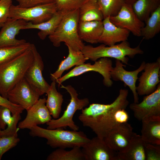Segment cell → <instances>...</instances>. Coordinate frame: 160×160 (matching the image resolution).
I'll return each instance as SVG.
<instances>
[{
  "label": "cell",
  "mask_w": 160,
  "mask_h": 160,
  "mask_svg": "<svg viewBox=\"0 0 160 160\" xmlns=\"http://www.w3.org/2000/svg\"><path fill=\"white\" fill-rule=\"evenodd\" d=\"M128 90L121 89L119 95L111 103H92L81 110L79 119L83 126L90 128L102 139L117 124L114 119L115 112L121 109H125L129 104L127 99Z\"/></svg>",
  "instance_id": "6da1fadb"
},
{
  "label": "cell",
  "mask_w": 160,
  "mask_h": 160,
  "mask_svg": "<svg viewBox=\"0 0 160 160\" xmlns=\"http://www.w3.org/2000/svg\"><path fill=\"white\" fill-rule=\"evenodd\" d=\"M33 60L31 47L21 54L0 65V95L1 96L7 99L8 93L24 77Z\"/></svg>",
  "instance_id": "7a4b0ae2"
},
{
  "label": "cell",
  "mask_w": 160,
  "mask_h": 160,
  "mask_svg": "<svg viewBox=\"0 0 160 160\" xmlns=\"http://www.w3.org/2000/svg\"><path fill=\"white\" fill-rule=\"evenodd\" d=\"M30 135L47 139V144L53 148H81L90 140L82 131L65 130L63 128L48 129L37 125L30 129Z\"/></svg>",
  "instance_id": "3957f363"
},
{
  "label": "cell",
  "mask_w": 160,
  "mask_h": 160,
  "mask_svg": "<svg viewBox=\"0 0 160 160\" xmlns=\"http://www.w3.org/2000/svg\"><path fill=\"white\" fill-rule=\"evenodd\" d=\"M79 9L66 12L55 32L48 36L53 45L59 47L65 43L75 50H81L84 44L78 32Z\"/></svg>",
  "instance_id": "277c9868"
},
{
  "label": "cell",
  "mask_w": 160,
  "mask_h": 160,
  "mask_svg": "<svg viewBox=\"0 0 160 160\" xmlns=\"http://www.w3.org/2000/svg\"><path fill=\"white\" fill-rule=\"evenodd\" d=\"M140 44L134 48L131 47L127 41L111 46H106L103 44L96 47L84 45L81 51L87 60L93 61L103 57L111 58L128 65L129 59L127 56L133 58L136 55L143 54L140 48Z\"/></svg>",
  "instance_id": "5b68a950"
},
{
  "label": "cell",
  "mask_w": 160,
  "mask_h": 160,
  "mask_svg": "<svg viewBox=\"0 0 160 160\" xmlns=\"http://www.w3.org/2000/svg\"><path fill=\"white\" fill-rule=\"evenodd\" d=\"M62 88L65 89L71 96L70 101L63 115L56 119H52L46 123L47 129H64L68 127L71 130L78 131L79 127L76 125L73 120L74 115L77 110H82L89 103L88 98L79 99L76 90L71 85L66 86L62 85Z\"/></svg>",
  "instance_id": "8992f818"
},
{
  "label": "cell",
  "mask_w": 160,
  "mask_h": 160,
  "mask_svg": "<svg viewBox=\"0 0 160 160\" xmlns=\"http://www.w3.org/2000/svg\"><path fill=\"white\" fill-rule=\"evenodd\" d=\"M57 11L55 2L28 8L12 4L10 8L9 17L38 24L49 20Z\"/></svg>",
  "instance_id": "52a82bcc"
},
{
  "label": "cell",
  "mask_w": 160,
  "mask_h": 160,
  "mask_svg": "<svg viewBox=\"0 0 160 160\" xmlns=\"http://www.w3.org/2000/svg\"><path fill=\"white\" fill-rule=\"evenodd\" d=\"M112 63V60L107 57L100 58L95 61L93 64L90 63H84L76 66L58 79L56 82L59 86L62 83L70 78L79 76L87 72L93 71L99 73L103 76L104 85L107 87H111L113 84L111 76V72L113 67Z\"/></svg>",
  "instance_id": "ba28073f"
},
{
  "label": "cell",
  "mask_w": 160,
  "mask_h": 160,
  "mask_svg": "<svg viewBox=\"0 0 160 160\" xmlns=\"http://www.w3.org/2000/svg\"><path fill=\"white\" fill-rule=\"evenodd\" d=\"M31 48L33 54V60L27 70L24 78L32 87L41 96L47 93L50 85L43 76L42 72L44 65L41 57L34 44H31Z\"/></svg>",
  "instance_id": "9c48e42d"
},
{
  "label": "cell",
  "mask_w": 160,
  "mask_h": 160,
  "mask_svg": "<svg viewBox=\"0 0 160 160\" xmlns=\"http://www.w3.org/2000/svg\"><path fill=\"white\" fill-rule=\"evenodd\" d=\"M109 18L116 26L128 30L135 36H141L145 23L138 17L132 5L125 3L116 15L110 17Z\"/></svg>",
  "instance_id": "30bf717a"
},
{
  "label": "cell",
  "mask_w": 160,
  "mask_h": 160,
  "mask_svg": "<svg viewBox=\"0 0 160 160\" xmlns=\"http://www.w3.org/2000/svg\"><path fill=\"white\" fill-rule=\"evenodd\" d=\"M40 96L24 77L9 92L7 99L27 110L38 101Z\"/></svg>",
  "instance_id": "8fae6325"
},
{
  "label": "cell",
  "mask_w": 160,
  "mask_h": 160,
  "mask_svg": "<svg viewBox=\"0 0 160 160\" xmlns=\"http://www.w3.org/2000/svg\"><path fill=\"white\" fill-rule=\"evenodd\" d=\"M134 117L140 121L153 116H160V84L156 90L143 98L140 103H133L129 105Z\"/></svg>",
  "instance_id": "7c38bea8"
},
{
  "label": "cell",
  "mask_w": 160,
  "mask_h": 160,
  "mask_svg": "<svg viewBox=\"0 0 160 160\" xmlns=\"http://www.w3.org/2000/svg\"><path fill=\"white\" fill-rule=\"evenodd\" d=\"M81 148L85 160H117V152L112 150L104 139L97 136Z\"/></svg>",
  "instance_id": "4fadbf2b"
},
{
  "label": "cell",
  "mask_w": 160,
  "mask_h": 160,
  "mask_svg": "<svg viewBox=\"0 0 160 160\" xmlns=\"http://www.w3.org/2000/svg\"><path fill=\"white\" fill-rule=\"evenodd\" d=\"M136 133L130 124L127 122L118 124L107 133L103 139L108 145L117 152L124 150Z\"/></svg>",
  "instance_id": "5bb4252c"
},
{
  "label": "cell",
  "mask_w": 160,
  "mask_h": 160,
  "mask_svg": "<svg viewBox=\"0 0 160 160\" xmlns=\"http://www.w3.org/2000/svg\"><path fill=\"white\" fill-rule=\"evenodd\" d=\"M160 58L154 62L145 63L143 70L138 78L139 83L136 87L138 95H148L154 92L160 83Z\"/></svg>",
  "instance_id": "9a60e30c"
},
{
  "label": "cell",
  "mask_w": 160,
  "mask_h": 160,
  "mask_svg": "<svg viewBox=\"0 0 160 160\" xmlns=\"http://www.w3.org/2000/svg\"><path fill=\"white\" fill-rule=\"evenodd\" d=\"M146 63L144 61L141 63L139 67L135 70L129 71L124 67L126 65L120 60L116 59L115 65L113 67L111 72V79L116 81H121L124 83L125 87L128 86L132 91L134 103H139L138 95L136 91V82L138 79L139 73L143 70Z\"/></svg>",
  "instance_id": "2e32d148"
},
{
  "label": "cell",
  "mask_w": 160,
  "mask_h": 160,
  "mask_svg": "<svg viewBox=\"0 0 160 160\" xmlns=\"http://www.w3.org/2000/svg\"><path fill=\"white\" fill-rule=\"evenodd\" d=\"M45 98L39 99L31 107L26 110V116L18 125L19 129H30L33 127L47 123L52 119L51 115L46 105Z\"/></svg>",
  "instance_id": "e0dca14e"
},
{
  "label": "cell",
  "mask_w": 160,
  "mask_h": 160,
  "mask_svg": "<svg viewBox=\"0 0 160 160\" xmlns=\"http://www.w3.org/2000/svg\"><path fill=\"white\" fill-rule=\"evenodd\" d=\"M27 22L22 19L9 17L0 31V47L14 46L24 43L25 40L18 39L16 36Z\"/></svg>",
  "instance_id": "ac0fdd59"
},
{
  "label": "cell",
  "mask_w": 160,
  "mask_h": 160,
  "mask_svg": "<svg viewBox=\"0 0 160 160\" xmlns=\"http://www.w3.org/2000/svg\"><path fill=\"white\" fill-rule=\"evenodd\" d=\"M103 23V29L98 43L111 46L127 40L130 33L129 30L115 25L110 21L109 17L104 18Z\"/></svg>",
  "instance_id": "d6986e66"
},
{
  "label": "cell",
  "mask_w": 160,
  "mask_h": 160,
  "mask_svg": "<svg viewBox=\"0 0 160 160\" xmlns=\"http://www.w3.org/2000/svg\"><path fill=\"white\" fill-rule=\"evenodd\" d=\"M141 137L145 143L160 145V116H153L143 119Z\"/></svg>",
  "instance_id": "ffe728a7"
},
{
  "label": "cell",
  "mask_w": 160,
  "mask_h": 160,
  "mask_svg": "<svg viewBox=\"0 0 160 160\" xmlns=\"http://www.w3.org/2000/svg\"><path fill=\"white\" fill-rule=\"evenodd\" d=\"M103 29V21H79L78 32L81 39L92 44L98 43Z\"/></svg>",
  "instance_id": "44dd1931"
},
{
  "label": "cell",
  "mask_w": 160,
  "mask_h": 160,
  "mask_svg": "<svg viewBox=\"0 0 160 160\" xmlns=\"http://www.w3.org/2000/svg\"><path fill=\"white\" fill-rule=\"evenodd\" d=\"M144 144L141 135L136 134L124 150L117 152V160H145Z\"/></svg>",
  "instance_id": "7402d4cb"
},
{
  "label": "cell",
  "mask_w": 160,
  "mask_h": 160,
  "mask_svg": "<svg viewBox=\"0 0 160 160\" xmlns=\"http://www.w3.org/2000/svg\"><path fill=\"white\" fill-rule=\"evenodd\" d=\"M67 57L61 62L57 70L50 74V78L52 81H56L61 76L63 73L72 67L81 65L87 60L81 50H75L69 46Z\"/></svg>",
  "instance_id": "603a6c76"
},
{
  "label": "cell",
  "mask_w": 160,
  "mask_h": 160,
  "mask_svg": "<svg viewBox=\"0 0 160 160\" xmlns=\"http://www.w3.org/2000/svg\"><path fill=\"white\" fill-rule=\"evenodd\" d=\"M63 12L57 11L49 20L44 22L34 24L31 22H27L23 30L36 29L39 30L38 33L39 38L42 40L52 34L55 31L65 13Z\"/></svg>",
  "instance_id": "cb8c5ba5"
},
{
  "label": "cell",
  "mask_w": 160,
  "mask_h": 160,
  "mask_svg": "<svg viewBox=\"0 0 160 160\" xmlns=\"http://www.w3.org/2000/svg\"><path fill=\"white\" fill-rule=\"evenodd\" d=\"M56 82L52 81L47 92V97L46 105L54 119L59 118L62 110L63 101V95L58 92L56 88Z\"/></svg>",
  "instance_id": "d4e9b609"
},
{
  "label": "cell",
  "mask_w": 160,
  "mask_h": 160,
  "mask_svg": "<svg viewBox=\"0 0 160 160\" xmlns=\"http://www.w3.org/2000/svg\"><path fill=\"white\" fill-rule=\"evenodd\" d=\"M79 21H103V17L97 0H85L79 9Z\"/></svg>",
  "instance_id": "484cf974"
},
{
  "label": "cell",
  "mask_w": 160,
  "mask_h": 160,
  "mask_svg": "<svg viewBox=\"0 0 160 160\" xmlns=\"http://www.w3.org/2000/svg\"><path fill=\"white\" fill-rule=\"evenodd\" d=\"M132 6L139 19L145 22L151 14L160 7V0H136Z\"/></svg>",
  "instance_id": "4316f807"
},
{
  "label": "cell",
  "mask_w": 160,
  "mask_h": 160,
  "mask_svg": "<svg viewBox=\"0 0 160 160\" xmlns=\"http://www.w3.org/2000/svg\"><path fill=\"white\" fill-rule=\"evenodd\" d=\"M141 30L143 39L149 40L153 38L160 31V7L153 12L145 22Z\"/></svg>",
  "instance_id": "83f0119b"
},
{
  "label": "cell",
  "mask_w": 160,
  "mask_h": 160,
  "mask_svg": "<svg viewBox=\"0 0 160 160\" xmlns=\"http://www.w3.org/2000/svg\"><path fill=\"white\" fill-rule=\"evenodd\" d=\"M58 148L51 152L47 157V160H84L81 147L76 146L70 151Z\"/></svg>",
  "instance_id": "f1b7e54d"
},
{
  "label": "cell",
  "mask_w": 160,
  "mask_h": 160,
  "mask_svg": "<svg viewBox=\"0 0 160 160\" xmlns=\"http://www.w3.org/2000/svg\"><path fill=\"white\" fill-rule=\"evenodd\" d=\"M28 42L11 46L0 47V65L21 54L31 47Z\"/></svg>",
  "instance_id": "f546056e"
},
{
  "label": "cell",
  "mask_w": 160,
  "mask_h": 160,
  "mask_svg": "<svg viewBox=\"0 0 160 160\" xmlns=\"http://www.w3.org/2000/svg\"><path fill=\"white\" fill-rule=\"evenodd\" d=\"M102 12L103 19L114 16L119 12L125 0H97Z\"/></svg>",
  "instance_id": "4dcf8cb0"
},
{
  "label": "cell",
  "mask_w": 160,
  "mask_h": 160,
  "mask_svg": "<svg viewBox=\"0 0 160 160\" xmlns=\"http://www.w3.org/2000/svg\"><path fill=\"white\" fill-rule=\"evenodd\" d=\"M11 112L8 107L0 106V129L4 130L7 125L10 127L17 125L18 123L21 119L20 114L11 115Z\"/></svg>",
  "instance_id": "1f68e13d"
},
{
  "label": "cell",
  "mask_w": 160,
  "mask_h": 160,
  "mask_svg": "<svg viewBox=\"0 0 160 160\" xmlns=\"http://www.w3.org/2000/svg\"><path fill=\"white\" fill-rule=\"evenodd\" d=\"M20 141L17 133L0 137V160L5 153L16 146Z\"/></svg>",
  "instance_id": "d6a6232c"
},
{
  "label": "cell",
  "mask_w": 160,
  "mask_h": 160,
  "mask_svg": "<svg viewBox=\"0 0 160 160\" xmlns=\"http://www.w3.org/2000/svg\"><path fill=\"white\" fill-rule=\"evenodd\" d=\"M1 105L9 108L11 111L12 115L17 114H21L24 110L20 105L12 103L7 99L4 98L0 95V106ZM12 134V132L7 128L3 130H0V137L11 135Z\"/></svg>",
  "instance_id": "836d02e7"
},
{
  "label": "cell",
  "mask_w": 160,
  "mask_h": 160,
  "mask_svg": "<svg viewBox=\"0 0 160 160\" xmlns=\"http://www.w3.org/2000/svg\"><path fill=\"white\" fill-rule=\"evenodd\" d=\"M85 0H55L57 11L64 12L79 9Z\"/></svg>",
  "instance_id": "e575fe53"
},
{
  "label": "cell",
  "mask_w": 160,
  "mask_h": 160,
  "mask_svg": "<svg viewBox=\"0 0 160 160\" xmlns=\"http://www.w3.org/2000/svg\"><path fill=\"white\" fill-rule=\"evenodd\" d=\"M144 148L145 160H160V145L145 142Z\"/></svg>",
  "instance_id": "d590c367"
},
{
  "label": "cell",
  "mask_w": 160,
  "mask_h": 160,
  "mask_svg": "<svg viewBox=\"0 0 160 160\" xmlns=\"http://www.w3.org/2000/svg\"><path fill=\"white\" fill-rule=\"evenodd\" d=\"M12 0H0V28L4 25L9 17L10 7Z\"/></svg>",
  "instance_id": "8d00e7d4"
},
{
  "label": "cell",
  "mask_w": 160,
  "mask_h": 160,
  "mask_svg": "<svg viewBox=\"0 0 160 160\" xmlns=\"http://www.w3.org/2000/svg\"><path fill=\"white\" fill-rule=\"evenodd\" d=\"M18 7L28 8L44 4L55 2V0H16Z\"/></svg>",
  "instance_id": "74e56055"
},
{
  "label": "cell",
  "mask_w": 160,
  "mask_h": 160,
  "mask_svg": "<svg viewBox=\"0 0 160 160\" xmlns=\"http://www.w3.org/2000/svg\"><path fill=\"white\" fill-rule=\"evenodd\" d=\"M129 119L128 114L124 109H121L117 110L114 115V121L117 124L127 122Z\"/></svg>",
  "instance_id": "f35d334b"
},
{
  "label": "cell",
  "mask_w": 160,
  "mask_h": 160,
  "mask_svg": "<svg viewBox=\"0 0 160 160\" xmlns=\"http://www.w3.org/2000/svg\"><path fill=\"white\" fill-rule=\"evenodd\" d=\"M136 0H125V3L132 5Z\"/></svg>",
  "instance_id": "ab89813d"
}]
</instances>
